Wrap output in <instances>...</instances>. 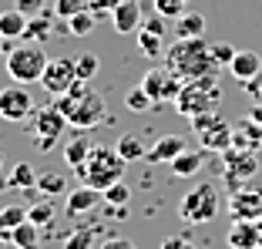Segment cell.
<instances>
[{"mask_svg": "<svg viewBox=\"0 0 262 249\" xmlns=\"http://www.w3.org/2000/svg\"><path fill=\"white\" fill-rule=\"evenodd\" d=\"M57 111L68 118V125L74 132H91L98 125L108 121V108H104V98L91 88V81H77L68 94L54 98Z\"/></svg>", "mask_w": 262, "mask_h": 249, "instance_id": "cell-1", "label": "cell"}, {"mask_svg": "<svg viewBox=\"0 0 262 249\" xmlns=\"http://www.w3.org/2000/svg\"><path fill=\"white\" fill-rule=\"evenodd\" d=\"M165 68L171 74H178L182 81H199V78L215 74L219 64L212 57V44L205 37H192V40H175L165 51Z\"/></svg>", "mask_w": 262, "mask_h": 249, "instance_id": "cell-2", "label": "cell"}, {"mask_svg": "<svg viewBox=\"0 0 262 249\" xmlns=\"http://www.w3.org/2000/svg\"><path fill=\"white\" fill-rule=\"evenodd\" d=\"M124 169H128V162L118 155L115 148L94 145L88 162L81 165V169H74V175L81 179V185H91V189H98V192H104V189H111L115 182H121Z\"/></svg>", "mask_w": 262, "mask_h": 249, "instance_id": "cell-3", "label": "cell"}, {"mask_svg": "<svg viewBox=\"0 0 262 249\" xmlns=\"http://www.w3.org/2000/svg\"><path fill=\"white\" fill-rule=\"evenodd\" d=\"M222 105V88H219L215 74H208V78H199V81H185L182 91L175 98V111L182 118H199V115H212L219 111Z\"/></svg>", "mask_w": 262, "mask_h": 249, "instance_id": "cell-4", "label": "cell"}, {"mask_svg": "<svg viewBox=\"0 0 262 249\" xmlns=\"http://www.w3.org/2000/svg\"><path fill=\"white\" fill-rule=\"evenodd\" d=\"M47 64L51 57H47L44 44H17L7 51V74L14 78V85H40Z\"/></svg>", "mask_w": 262, "mask_h": 249, "instance_id": "cell-5", "label": "cell"}, {"mask_svg": "<svg viewBox=\"0 0 262 249\" xmlns=\"http://www.w3.org/2000/svg\"><path fill=\"white\" fill-rule=\"evenodd\" d=\"M215 216H219V189L212 182H195L178 202V219L188 226H205Z\"/></svg>", "mask_w": 262, "mask_h": 249, "instance_id": "cell-6", "label": "cell"}, {"mask_svg": "<svg viewBox=\"0 0 262 249\" xmlns=\"http://www.w3.org/2000/svg\"><path fill=\"white\" fill-rule=\"evenodd\" d=\"M259 172V155L255 152H239V148H229L222 152V162H219V175H222V185L229 192L249 185Z\"/></svg>", "mask_w": 262, "mask_h": 249, "instance_id": "cell-7", "label": "cell"}, {"mask_svg": "<svg viewBox=\"0 0 262 249\" xmlns=\"http://www.w3.org/2000/svg\"><path fill=\"white\" fill-rule=\"evenodd\" d=\"M192 132L199 135L202 152H215V155H222V152H229V148H232V125L225 121L219 111L192 118Z\"/></svg>", "mask_w": 262, "mask_h": 249, "instance_id": "cell-8", "label": "cell"}, {"mask_svg": "<svg viewBox=\"0 0 262 249\" xmlns=\"http://www.w3.org/2000/svg\"><path fill=\"white\" fill-rule=\"evenodd\" d=\"M64 128H68V118L57 111L54 101L37 108V115H34V141H37L40 152H51L57 145V138L64 135Z\"/></svg>", "mask_w": 262, "mask_h": 249, "instance_id": "cell-9", "label": "cell"}, {"mask_svg": "<svg viewBox=\"0 0 262 249\" xmlns=\"http://www.w3.org/2000/svg\"><path fill=\"white\" fill-rule=\"evenodd\" d=\"M37 115V105L31 98V88L27 85H7L0 91V118L4 121H27V118Z\"/></svg>", "mask_w": 262, "mask_h": 249, "instance_id": "cell-10", "label": "cell"}, {"mask_svg": "<svg viewBox=\"0 0 262 249\" xmlns=\"http://www.w3.org/2000/svg\"><path fill=\"white\" fill-rule=\"evenodd\" d=\"M77 81H81V78H77L74 57H54V61L47 64L44 78H40V88H44L51 98H61V94H68Z\"/></svg>", "mask_w": 262, "mask_h": 249, "instance_id": "cell-11", "label": "cell"}, {"mask_svg": "<svg viewBox=\"0 0 262 249\" xmlns=\"http://www.w3.org/2000/svg\"><path fill=\"white\" fill-rule=\"evenodd\" d=\"M182 85H185V81L178 78V74H171L168 68H151L145 78H141V88L148 91V98H151L155 105L175 101L178 91H182Z\"/></svg>", "mask_w": 262, "mask_h": 249, "instance_id": "cell-12", "label": "cell"}, {"mask_svg": "<svg viewBox=\"0 0 262 249\" xmlns=\"http://www.w3.org/2000/svg\"><path fill=\"white\" fill-rule=\"evenodd\" d=\"M225 205H229V216L232 219H249V222H259V219H262V189L249 182V185L229 192Z\"/></svg>", "mask_w": 262, "mask_h": 249, "instance_id": "cell-13", "label": "cell"}, {"mask_svg": "<svg viewBox=\"0 0 262 249\" xmlns=\"http://www.w3.org/2000/svg\"><path fill=\"white\" fill-rule=\"evenodd\" d=\"M101 199H104V195H101L98 189H91V185H77V189H71L68 199H64V216H68V219L91 216V212L98 209Z\"/></svg>", "mask_w": 262, "mask_h": 249, "instance_id": "cell-14", "label": "cell"}, {"mask_svg": "<svg viewBox=\"0 0 262 249\" xmlns=\"http://www.w3.org/2000/svg\"><path fill=\"white\" fill-rule=\"evenodd\" d=\"M141 24H145V10H141L138 0H121L111 14V27L118 34H138Z\"/></svg>", "mask_w": 262, "mask_h": 249, "instance_id": "cell-15", "label": "cell"}, {"mask_svg": "<svg viewBox=\"0 0 262 249\" xmlns=\"http://www.w3.org/2000/svg\"><path fill=\"white\" fill-rule=\"evenodd\" d=\"M229 249H259L262 246V233L259 222H249V219H232L229 233H225Z\"/></svg>", "mask_w": 262, "mask_h": 249, "instance_id": "cell-16", "label": "cell"}, {"mask_svg": "<svg viewBox=\"0 0 262 249\" xmlns=\"http://www.w3.org/2000/svg\"><path fill=\"white\" fill-rule=\"evenodd\" d=\"M185 138L182 135H162V138L155 141L151 148H148V155H145V165H165V162H175L182 152H185Z\"/></svg>", "mask_w": 262, "mask_h": 249, "instance_id": "cell-17", "label": "cell"}, {"mask_svg": "<svg viewBox=\"0 0 262 249\" xmlns=\"http://www.w3.org/2000/svg\"><path fill=\"white\" fill-rule=\"evenodd\" d=\"M57 34V14L54 10H40L37 17L27 20V31H24V40L27 44H44Z\"/></svg>", "mask_w": 262, "mask_h": 249, "instance_id": "cell-18", "label": "cell"}, {"mask_svg": "<svg viewBox=\"0 0 262 249\" xmlns=\"http://www.w3.org/2000/svg\"><path fill=\"white\" fill-rule=\"evenodd\" d=\"M232 148H239V152H255L259 155L262 148V128L252 125L249 118H239V121L232 125Z\"/></svg>", "mask_w": 262, "mask_h": 249, "instance_id": "cell-19", "label": "cell"}, {"mask_svg": "<svg viewBox=\"0 0 262 249\" xmlns=\"http://www.w3.org/2000/svg\"><path fill=\"white\" fill-rule=\"evenodd\" d=\"M229 74L239 81V85L259 78L262 74V57L255 54V51H235V57H232V64H229Z\"/></svg>", "mask_w": 262, "mask_h": 249, "instance_id": "cell-20", "label": "cell"}, {"mask_svg": "<svg viewBox=\"0 0 262 249\" xmlns=\"http://www.w3.org/2000/svg\"><path fill=\"white\" fill-rule=\"evenodd\" d=\"M27 20L31 17H24L17 7H10V10H0V40H20L24 37V31H27Z\"/></svg>", "mask_w": 262, "mask_h": 249, "instance_id": "cell-21", "label": "cell"}, {"mask_svg": "<svg viewBox=\"0 0 262 249\" xmlns=\"http://www.w3.org/2000/svg\"><path fill=\"white\" fill-rule=\"evenodd\" d=\"M91 148H94V145H91V138H88L84 132L64 141V162H68V169H71V172L81 169V165L88 162V155H91Z\"/></svg>", "mask_w": 262, "mask_h": 249, "instance_id": "cell-22", "label": "cell"}, {"mask_svg": "<svg viewBox=\"0 0 262 249\" xmlns=\"http://www.w3.org/2000/svg\"><path fill=\"white\" fill-rule=\"evenodd\" d=\"M115 152L124 158V162H145V155H148V148H145V141L138 138L135 132H121L118 135V141H115Z\"/></svg>", "mask_w": 262, "mask_h": 249, "instance_id": "cell-23", "label": "cell"}, {"mask_svg": "<svg viewBox=\"0 0 262 249\" xmlns=\"http://www.w3.org/2000/svg\"><path fill=\"white\" fill-rule=\"evenodd\" d=\"M175 37L178 40H192V37H205V17L199 14V10H188V14H182L175 20Z\"/></svg>", "mask_w": 262, "mask_h": 249, "instance_id": "cell-24", "label": "cell"}, {"mask_svg": "<svg viewBox=\"0 0 262 249\" xmlns=\"http://www.w3.org/2000/svg\"><path fill=\"white\" fill-rule=\"evenodd\" d=\"M202 162H205V152H188V148H185V152H182L168 169H171L175 179H192V175H199V172H202Z\"/></svg>", "mask_w": 262, "mask_h": 249, "instance_id": "cell-25", "label": "cell"}, {"mask_svg": "<svg viewBox=\"0 0 262 249\" xmlns=\"http://www.w3.org/2000/svg\"><path fill=\"white\" fill-rule=\"evenodd\" d=\"M10 185H14V192H37V172H34L31 162H17L14 169H10Z\"/></svg>", "mask_w": 262, "mask_h": 249, "instance_id": "cell-26", "label": "cell"}, {"mask_svg": "<svg viewBox=\"0 0 262 249\" xmlns=\"http://www.w3.org/2000/svg\"><path fill=\"white\" fill-rule=\"evenodd\" d=\"M37 192L44 195V199L68 195V175H61V172H44V175H37Z\"/></svg>", "mask_w": 262, "mask_h": 249, "instance_id": "cell-27", "label": "cell"}, {"mask_svg": "<svg viewBox=\"0 0 262 249\" xmlns=\"http://www.w3.org/2000/svg\"><path fill=\"white\" fill-rule=\"evenodd\" d=\"M10 242L17 249H40V229L34 222H20V226L10 233Z\"/></svg>", "mask_w": 262, "mask_h": 249, "instance_id": "cell-28", "label": "cell"}, {"mask_svg": "<svg viewBox=\"0 0 262 249\" xmlns=\"http://www.w3.org/2000/svg\"><path fill=\"white\" fill-rule=\"evenodd\" d=\"M124 108H128L131 115H141V111H155L158 105H155L151 98H148V91L138 85V88H128V94H124Z\"/></svg>", "mask_w": 262, "mask_h": 249, "instance_id": "cell-29", "label": "cell"}, {"mask_svg": "<svg viewBox=\"0 0 262 249\" xmlns=\"http://www.w3.org/2000/svg\"><path fill=\"white\" fill-rule=\"evenodd\" d=\"M94 24H98V17H94L91 10H81V14H74L68 20V34L71 37H88V34L94 31Z\"/></svg>", "mask_w": 262, "mask_h": 249, "instance_id": "cell-30", "label": "cell"}, {"mask_svg": "<svg viewBox=\"0 0 262 249\" xmlns=\"http://www.w3.org/2000/svg\"><path fill=\"white\" fill-rule=\"evenodd\" d=\"M20 222H27V209L24 205H4L0 209V233H14Z\"/></svg>", "mask_w": 262, "mask_h": 249, "instance_id": "cell-31", "label": "cell"}, {"mask_svg": "<svg viewBox=\"0 0 262 249\" xmlns=\"http://www.w3.org/2000/svg\"><path fill=\"white\" fill-rule=\"evenodd\" d=\"M54 216H57V212H54V205L47 202V199H44V202H34L31 209H27V222H34L37 229L51 226V222H54Z\"/></svg>", "mask_w": 262, "mask_h": 249, "instance_id": "cell-32", "label": "cell"}, {"mask_svg": "<svg viewBox=\"0 0 262 249\" xmlns=\"http://www.w3.org/2000/svg\"><path fill=\"white\" fill-rule=\"evenodd\" d=\"M74 68H77V78H81V81H91L94 74L101 71V57L91 54V51H84V54L74 57Z\"/></svg>", "mask_w": 262, "mask_h": 249, "instance_id": "cell-33", "label": "cell"}, {"mask_svg": "<svg viewBox=\"0 0 262 249\" xmlns=\"http://www.w3.org/2000/svg\"><path fill=\"white\" fill-rule=\"evenodd\" d=\"M104 202H108V209H121V205H128L131 202V189H128V182H115L111 189H104Z\"/></svg>", "mask_w": 262, "mask_h": 249, "instance_id": "cell-34", "label": "cell"}, {"mask_svg": "<svg viewBox=\"0 0 262 249\" xmlns=\"http://www.w3.org/2000/svg\"><path fill=\"white\" fill-rule=\"evenodd\" d=\"M138 51L145 57H162L165 54V40L151 31H138Z\"/></svg>", "mask_w": 262, "mask_h": 249, "instance_id": "cell-35", "label": "cell"}, {"mask_svg": "<svg viewBox=\"0 0 262 249\" xmlns=\"http://www.w3.org/2000/svg\"><path fill=\"white\" fill-rule=\"evenodd\" d=\"M192 0H155V14H162L165 20H178L182 14H188Z\"/></svg>", "mask_w": 262, "mask_h": 249, "instance_id": "cell-36", "label": "cell"}, {"mask_svg": "<svg viewBox=\"0 0 262 249\" xmlns=\"http://www.w3.org/2000/svg\"><path fill=\"white\" fill-rule=\"evenodd\" d=\"M94 242V229H74L71 236H64V249H91Z\"/></svg>", "mask_w": 262, "mask_h": 249, "instance_id": "cell-37", "label": "cell"}, {"mask_svg": "<svg viewBox=\"0 0 262 249\" xmlns=\"http://www.w3.org/2000/svg\"><path fill=\"white\" fill-rule=\"evenodd\" d=\"M81 10H88V0H54V14L61 17V20H71V17L81 14Z\"/></svg>", "mask_w": 262, "mask_h": 249, "instance_id": "cell-38", "label": "cell"}, {"mask_svg": "<svg viewBox=\"0 0 262 249\" xmlns=\"http://www.w3.org/2000/svg\"><path fill=\"white\" fill-rule=\"evenodd\" d=\"M118 4H121V0H88V10H91L98 20H104V17L111 20V14H115Z\"/></svg>", "mask_w": 262, "mask_h": 249, "instance_id": "cell-39", "label": "cell"}, {"mask_svg": "<svg viewBox=\"0 0 262 249\" xmlns=\"http://www.w3.org/2000/svg\"><path fill=\"white\" fill-rule=\"evenodd\" d=\"M162 249H199V246H195L185 233H171V236H165V239H162Z\"/></svg>", "mask_w": 262, "mask_h": 249, "instance_id": "cell-40", "label": "cell"}, {"mask_svg": "<svg viewBox=\"0 0 262 249\" xmlns=\"http://www.w3.org/2000/svg\"><path fill=\"white\" fill-rule=\"evenodd\" d=\"M212 57H215L219 68H229L232 57H235V47L232 44H212Z\"/></svg>", "mask_w": 262, "mask_h": 249, "instance_id": "cell-41", "label": "cell"}, {"mask_svg": "<svg viewBox=\"0 0 262 249\" xmlns=\"http://www.w3.org/2000/svg\"><path fill=\"white\" fill-rule=\"evenodd\" d=\"M14 7L20 10L24 17H37L40 10L47 7V0H14Z\"/></svg>", "mask_w": 262, "mask_h": 249, "instance_id": "cell-42", "label": "cell"}, {"mask_svg": "<svg viewBox=\"0 0 262 249\" xmlns=\"http://www.w3.org/2000/svg\"><path fill=\"white\" fill-rule=\"evenodd\" d=\"M141 31H151V34H158V37H165L168 27H165V17L162 14H155V17H148V20L141 24Z\"/></svg>", "mask_w": 262, "mask_h": 249, "instance_id": "cell-43", "label": "cell"}, {"mask_svg": "<svg viewBox=\"0 0 262 249\" xmlns=\"http://www.w3.org/2000/svg\"><path fill=\"white\" fill-rule=\"evenodd\" d=\"M101 249H138V246L124 236H108V239H101Z\"/></svg>", "mask_w": 262, "mask_h": 249, "instance_id": "cell-44", "label": "cell"}, {"mask_svg": "<svg viewBox=\"0 0 262 249\" xmlns=\"http://www.w3.org/2000/svg\"><path fill=\"white\" fill-rule=\"evenodd\" d=\"M242 88L252 94V101H262V74H259V78H252V81H246Z\"/></svg>", "mask_w": 262, "mask_h": 249, "instance_id": "cell-45", "label": "cell"}, {"mask_svg": "<svg viewBox=\"0 0 262 249\" xmlns=\"http://www.w3.org/2000/svg\"><path fill=\"white\" fill-rule=\"evenodd\" d=\"M246 118H249L252 125H259V128H262V101H255L252 108H249V115H246Z\"/></svg>", "mask_w": 262, "mask_h": 249, "instance_id": "cell-46", "label": "cell"}, {"mask_svg": "<svg viewBox=\"0 0 262 249\" xmlns=\"http://www.w3.org/2000/svg\"><path fill=\"white\" fill-rule=\"evenodd\" d=\"M4 192H14V185H10V175L0 172V195H4Z\"/></svg>", "mask_w": 262, "mask_h": 249, "instance_id": "cell-47", "label": "cell"}, {"mask_svg": "<svg viewBox=\"0 0 262 249\" xmlns=\"http://www.w3.org/2000/svg\"><path fill=\"white\" fill-rule=\"evenodd\" d=\"M7 242H10V233H0V249H7Z\"/></svg>", "mask_w": 262, "mask_h": 249, "instance_id": "cell-48", "label": "cell"}, {"mask_svg": "<svg viewBox=\"0 0 262 249\" xmlns=\"http://www.w3.org/2000/svg\"><path fill=\"white\" fill-rule=\"evenodd\" d=\"M4 162H7V158H4V152H0V172H4Z\"/></svg>", "mask_w": 262, "mask_h": 249, "instance_id": "cell-49", "label": "cell"}, {"mask_svg": "<svg viewBox=\"0 0 262 249\" xmlns=\"http://www.w3.org/2000/svg\"><path fill=\"white\" fill-rule=\"evenodd\" d=\"M0 54H7V47H4V40H0Z\"/></svg>", "mask_w": 262, "mask_h": 249, "instance_id": "cell-50", "label": "cell"}, {"mask_svg": "<svg viewBox=\"0 0 262 249\" xmlns=\"http://www.w3.org/2000/svg\"><path fill=\"white\" fill-rule=\"evenodd\" d=\"M259 233H262V219H259Z\"/></svg>", "mask_w": 262, "mask_h": 249, "instance_id": "cell-51", "label": "cell"}, {"mask_svg": "<svg viewBox=\"0 0 262 249\" xmlns=\"http://www.w3.org/2000/svg\"><path fill=\"white\" fill-rule=\"evenodd\" d=\"M259 249H262V246H259Z\"/></svg>", "mask_w": 262, "mask_h": 249, "instance_id": "cell-52", "label": "cell"}]
</instances>
